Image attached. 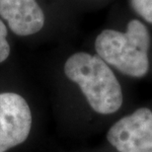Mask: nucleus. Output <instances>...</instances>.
Returning <instances> with one entry per match:
<instances>
[{
  "label": "nucleus",
  "instance_id": "1",
  "mask_svg": "<svg viewBox=\"0 0 152 152\" xmlns=\"http://www.w3.org/2000/svg\"><path fill=\"white\" fill-rule=\"evenodd\" d=\"M64 73L79 86L91 108L96 113H115L123 104V92L108 63L99 56L76 53L68 57Z\"/></svg>",
  "mask_w": 152,
  "mask_h": 152
},
{
  "label": "nucleus",
  "instance_id": "3",
  "mask_svg": "<svg viewBox=\"0 0 152 152\" xmlns=\"http://www.w3.org/2000/svg\"><path fill=\"white\" fill-rule=\"evenodd\" d=\"M108 141L120 152L152 151V111L140 108L110 127Z\"/></svg>",
  "mask_w": 152,
  "mask_h": 152
},
{
  "label": "nucleus",
  "instance_id": "4",
  "mask_svg": "<svg viewBox=\"0 0 152 152\" xmlns=\"http://www.w3.org/2000/svg\"><path fill=\"white\" fill-rule=\"evenodd\" d=\"M32 126V114L26 100L16 93L0 94V152L23 143Z\"/></svg>",
  "mask_w": 152,
  "mask_h": 152
},
{
  "label": "nucleus",
  "instance_id": "6",
  "mask_svg": "<svg viewBox=\"0 0 152 152\" xmlns=\"http://www.w3.org/2000/svg\"><path fill=\"white\" fill-rule=\"evenodd\" d=\"M130 3L139 16L152 24V0H130Z\"/></svg>",
  "mask_w": 152,
  "mask_h": 152
},
{
  "label": "nucleus",
  "instance_id": "2",
  "mask_svg": "<svg viewBox=\"0 0 152 152\" xmlns=\"http://www.w3.org/2000/svg\"><path fill=\"white\" fill-rule=\"evenodd\" d=\"M150 35L141 21H129L124 32L104 30L95 41L98 56L121 73L140 78L149 69Z\"/></svg>",
  "mask_w": 152,
  "mask_h": 152
},
{
  "label": "nucleus",
  "instance_id": "8",
  "mask_svg": "<svg viewBox=\"0 0 152 152\" xmlns=\"http://www.w3.org/2000/svg\"><path fill=\"white\" fill-rule=\"evenodd\" d=\"M147 152H152V151H147Z\"/></svg>",
  "mask_w": 152,
  "mask_h": 152
},
{
  "label": "nucleus",
  "instance_id": "5",
  "mask_svg": "<svg viewBox=\"0 0 152 152\" xmlns=\"http://www.w3.org/2000/svg\"><path fill=\"white\" fill-rule=\"evenodd\" d=\"M0 16L18 36L34 35L45 25V14L36 0H0Z\"/></svg>",
  "mask_w": 152,
  "mask_h": 152
},
{
  "label": "nucleus",
  "instance_id": "7",
  "mask_svg": "<svg viewBox=\"0 0 152 152\" xmlns=\"http://www.w3.org/2000/svg\"><path fill=\"white\" fill-rule=\"evenodd\" d=\"M10 54V45L7 41V28L0 20V63L7 59Z\"/></svg>",
  "mask_w": 152,
  "mask_h": 152
}]
</instances>
